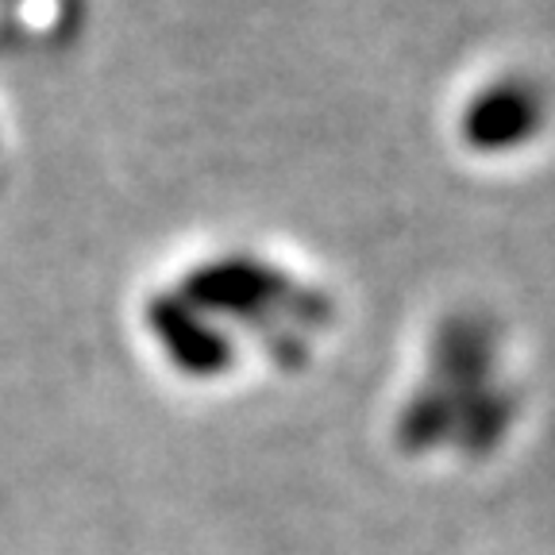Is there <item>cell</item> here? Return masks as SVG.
I'll list each match as a JSON object with an SVG mask.
<instances>
[{"label": "cell", "instance_id": "1", "mask_svg": "<svg viewBox=\"0 0 555 555\" xmlns=\"http://www.w3.org/2000/svg\"><path fill=\"white\" fill-rule=\"evenodd\" d=\"M151 328L163 336L166 351L178 366H185L190 374H217L224 366L228 351L217 336H208L182 305L158 301L151 305Z\"/></svg>", "mask_w": 555, "mask_h": 555}]
</instances>
